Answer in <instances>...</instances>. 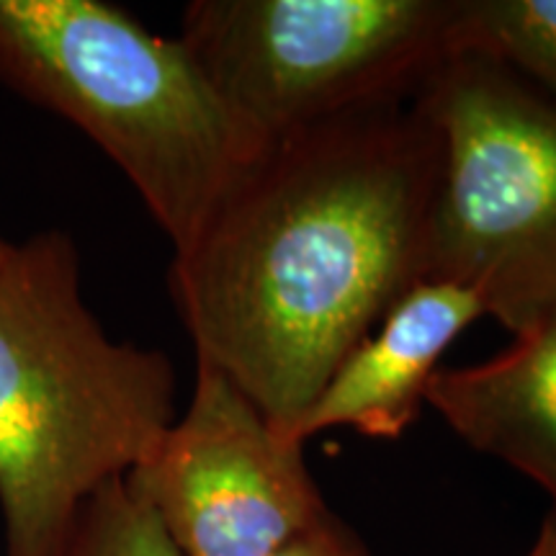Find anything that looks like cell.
<instances>
[{
  "label": "cell",
  "mask_w": 556,
  "mask_h": 556,
  "mask_svg": "<svg viewBox=\"0 0 556 556\" xmlns=\"http://www.w3.org/2000/svg\"><path fill=\"white\" fill-rule=\"evenodd\" d=\"M274 556H371L368 548L351 526L343 523L336 513L323 520V523L302 533L276 552Z\"/></svg>",
  "instance_id": "obj_11"
},
{
  "label": "cell",
  "mask_w": 556,
  "mask_h": 556,
  "mask_svg": "<svg viewBox=\"0 0 556 556\" xmlns=\"http://www.w3.org/2000/svg\"><path fill=\"white\" fill-rule=\"evenodd\" d=\"M426 402L471 448L523 471L556 503V309L482 364L438 368Z\"/></svg>",
  "instance_id": "obj_8"
},
{
  "label": "cell",
  "mask_w": 556,
  "mask_h": 556,
  "mask_svg": "<svg viewBox=\"0 0 556 556\" xmlns=\"http://www.w3.org/2000/svg\"><path fill=\"white\" fill-rule=\"evenodd\" d=\"M11 253H13V242L3 240V235H0V270H3L5 263H9Z\"/></svg>",
  "instance_id": "obj_13"
},
{
  "label": "cell",
  "mask_w": 556,
  "mask_h": 556,
  "mask_svg": "<svg viewBox=\"0 0 556 556\" xmlns=\"http://www.w3.org/2000/svg\"><path fill=\"white\" fill-rule=\"evenodd\" d=\"M462 52L503 62L556 101V0H464Z\"/></svg>",
  "instance_id": "obj_9"
},
{
  "label": "cell",
  "mask_w": 556,
  "mask_h": 556,
  "mask_svg": "<svg viewBox=\"0 0 556 556\" xmlns=\"http://www.w3.org/2000/svg\"><path fill=\"white\" fill-rule=\"evenodd\" d=\"M526 556H556V513L544 520L536 541H533Z\"/></svg>",
  "instance_id": "obj_12"
},
{
  "label": "cell",
  "mask_w": 556,
  "mask_h": 556,
  "mask_svg": "<svg viewBox=\"0 0 556 556\" xmlns=\"http://www.w3.org/2000/svg\"><path fill=\"white\" fill-rule=\"evenodd\" d=\"M124 482L180 556H274L332 516L302 443L204 361L186 413Z\"/></svg>",
  "instance_id": "obj_6"
},
{
  "label": "cell",
  "mask_w": 556,
  "mask_h": 556,
  "mask_svg": "<svg viewBox=\"0 0 556 556\" xmlns=\"http://www.w3.org/2000/svg\"><path fill=\"white\" fill-rule=\"evenodd\" d=\"M462 11L464 0H193L178 39L270 144L413 101L462 52Z\"/></svg>",
  "instance_id": "obj_5"
},
{
  "label": "cell",
  "mask_w": 556,
  "mask_h": 556,
  "mask_svg": "<svg viewBox=\"0 0 556 556\" xmlns=\"http://www.w3.org/2000/svg\"><path fill=\"white\" fill-rule=\"evenodd\" d=\"M479 317H486L484 302L469 287L441 278L415 283L348 353L291 430V441L304 446L330 428L397 441L426 405L443 353Z\"/></svg>",
  "instance_id": "obj_7"
},
{
  "label": "cell",
  "mask_w": 556,
  "mask_h": 556,
  "mask_svg": "<svg viewBox=\"0 0 556 556\" xmlns=\"http://www.w3.org/2000/svg\"><path fill=\"white\" fill-rule=\"evenodd\" d=\"M413 103L441 150L426 278L477 291L518 336L556 309V101L503 62L456 52Z\"/></svg>",
  "instance_id": "obj_4"
},
{
  "label": "cell",
  "mask_w": 556,
  "mask_h": 556,
  "mask_svg": "<svg viewBox=\"0 0 556 556\" xmlns=\"http://www.w3.org/2000/svg\"><path fill=\"white\" fill-rule=\"evenodd\" d=\"M47 556H180V552L119 477L78 507Z\"/></svg>",
  "instance_id": "obj_10"
},
{
  "label": "cell",
  "mask_w": 556,
  "mask_h": 556,
  "mask_svg": "<svg viewBox=\"0 0 556 556\" xmlns=\"http://www.w3.org/2000/svg\"><path fill=\"white\" fill-rule=\"evenodd\" d=\"M163 351L109 338L70 235L37 232L0 270L3 556H47L78 507L176 420Z\"/></svg>",
  "instance_id": "obj_2"
},
{
  "label": "cell",
  "mask_w": 556,
  "mask_h": 556,
  "mask_svg": "<svg viewBox=\"0 0 556 556\" xmlns=\"http://www.w3.org/2000/svg\"><path fill=\"white\" fill-rule=\"evenodd\" d=\"M0 83L93 139L173 253L268 148L184 41L101 0H0Z\"/></svg>",
  "instance_id": "obj_3"
},
{
  "label": "cell",
  "mask_w": 556,
  "mask_h": 556,
  "mask_svg": "<svg viewBox=\"0 0 556 556\" xmlns=\"http://www.w3.org/2000/svg\"><path fill=\"white\" fill-rule=\"evenodd\" d=\"M438 168L413 101L356 111L270 142L173 253L197 361L289 441L348 353L426 281Z\"/></svg>",
  "instance_id": "obj_1"
}]
</instances>
